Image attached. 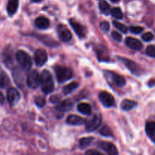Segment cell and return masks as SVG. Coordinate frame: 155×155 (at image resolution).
<instances>
[{"instance_id":"cell-1","label":"cell","mask_w":155,"mask_h":155,"mask_svg":"<svg viewBox=\"0 0 155 155\" xmlns=\"http://www.w3.org/2000/svg\"><path fill=\"white\" fill-rule=\"evenodd\" d=\"M41 87L44 93L48 94L54 89V82L51 73L44 70L41 74Z\"/></svg>"},{"instance_id":"cell-38","label":"cell","mask_w":155,"mask_h":155,"mask_svg":"<svg viewBox=\"0 0 155 155\" xmlns=\"http://www.w3.org/2000/svg\"><path fill=\"white\" fill-rule=\"evenodd\" d=\"M110 1H111L112 2H117L119 1V0H110Z\"/></svg>"},{"instance_id":"cell-7","label":"cell","mask_w":155,"mask_h":155,"mask_svg":"<svg viewBox=\"0 0 155 155\" xmlns=\"http://www.w3.org/2000/svg\"><path fill=\"white\" fill-rule=\"evenodd\" d=\"M57 32L58 37L62 42H69L72 39V34L71 31L63 24H60L57 27Z\"/></svg>"},{"instance_id":"cell-9","label":"cell","mask_w":155,"mask_h":155,"mask_svg":"<svg viewBox=\"0 0 155 155\" xmlns=\"http://www.w3.org/2000/svg\"><path fill=\"white\" fill-rule=\"evenodd\" d=\"M48 59V56H47L46 51L44 49H37L34 54V60L35 63L37 66L41 67L45 64Z\"/></svg>"},{"instance_id":"cell-29","label":"cell","mask_w":155,"mask_h":155,"mask_svg":"<svg viewBox=\"0 0 155 155\" xmlns=\"http://www.w3.org/2000/svg\"><path fill=\"white\" fill-rule=\"evenodd\" d=\"M35 103L39 107H42L45 104V99L42 96H38L35 98Z\"/></svg>"},{"instance_id":"cell-11","label":"cell","mask_w":155,"mask_h":155,"mask_svg":"<svg viewBox=\"0 0 155 155\" xmlns=\"http://www.w3.org/2000/svg\"><path fill=\"white\" fill-rule=\"evenodd\" d=\"M98 147L108 154L115 155L118 154L116 147H115L113 144L110 143V142H101L98 144Z\"/></svg>"},{"instance_id":"cell-25","label":"cell","mask_w":155,"mask_h":155,"mask_svg":"<svg viewBox=\"0 0 155 155\" xmlns=\"http://www.w3.org/2000/svg\"><path fill=\"white\" fill-rule=\"evenodd\" d=\"M94 140V139L92 137H86V138H83L80 140V148H85L86 147L89 146L91 143L92 142V141Z\"/></svg>"},{"instance_id":"cell-24","label":"cell","mask_w":155,"mask_h":155,"mask_svg":"<svg viewBox=\"0 0 155 155\" xmlns=\"http://www.w3.org/2000/svg\"><path fill=\"white\" fill-rule=\"evenodd\" d=\"M99 8L102 13L104 15H108L110 13V7L108 3L105 1V0H101L99 2Z\"/></svg>"},{"instance_id":"cell-21","label":"cell","mask_w":155,"mask_h":155,"mask_svg":"<svg viewBox=\"0 0 155 155\" xmlns=\"http://www.w3.org/2000/svg\"><path fill=\"white\" fill-rule=\"evenodd\" d=\"M78 86H79L78 83H77V82H73V83H71L70 84H68L67 86H65L63 88V92L65 94V95H68V94L71 93L73 91L75 90Z\"/></svg>"},{"instance_id":"cell-18","label":"cell","mask_w":155,"mask_h":155,"mask_svg":"<svg viewBox=\"0 0 155 155\" xmlns=\"http://www.w3.org/2000/svg\"><path fill=\"white\" fill-rule=\"evenodd\" d=\"M145 131L147 135L155 142V122H149L146 124Z\"/></svg>"},{"instance_id":"cell-19","label":"cell","mask_w":155,"mask_h":155,"mask_svg":"<svg viewBox=\"0 0 155 155\" xmlns=\"http://www.w3.org/2000/svg\"><path fill=\"white\" fill-rule=\"evenodd\" d=\"M77 110L80 112V113L83 114L89 115L92 112V107H91L90 104L88 103L83 102L80 103L77 106Z\"/></svg>"},{"instance_id":"cell-17","label":"cell","mask_w":155,"mask_h":155,"mask_svg":"<svg viewBox=\"0 0 155 155\" xmlns=\"http://www.w3.org/2000/svg\"><path fill=\"white\" fill-rule=\"evenodd\" d=\"M18 1L19 0H8L7 5V12L10 16L16 13L18 8Z\"/></svg>"},{"instance_id":"cell-36","label":"cell","mask_w":155,"mask_h":155,"mask_svg":"<svg viewBox=\"0 0 155 155\" xmlns=\"http://www.w3.org/2000/svg\"><path fill=\"white\" fill-rule=\"evenodd\" d=\"M86 154H95V155H97V154H101V153L99 152V151H96V150H90V151H87L86 152Z\"/></svg>"},{"instance_id":"cell-35","label":"cell","mask_w":155,"mask_h":155,"mask_svg":"<svg viewBox=\"0 0 155 155\" xmlns=\"http://www.w3.org/2000/svg\"><path fill=\"white\" fill-rule=\"evenodd\" d=\"M50 101H51V102H52V103L58 102V101H60V98H59L58 95H54V96L51 97V98H50Z\"/></svg>"},{"instance_id":"cell-6","label":"cell","mask_w":155,"mask_h":155,"mask_svg":"<svg viewBox=\"0 0 155 155\" xmlns=\"http://www.w3.org/2000/svg\"><path fill=\"white\" fill-rule=\"evenodd\" d=\"M21 98V95L15 88H9L7 91V100L12 107L16 105Z\"/></svg>"},{"instance_id":"cell-26","label":"cell","mask_w":155,"mask_h":155,"mask_svg":"<svg viewBox=\"0 0 155 155\" xmlns=\"http://www.w3.org/2000/svg\"><path fill=\"white\" fill-rule=\"evenodd\" d=\"M110 13H111L112 16L117 19H122L123 18V12L120 8H114L110 11Z\"/></svg>"},{"instance_id":"cell-13","label":"cell","mask_w":155,"mask_h":155,"mask_svg":"<svg viewBox=\"0 0 155 155\" xmlns=\"http://www.w3.org/2000/svg\"><path fill=\"white\" fill-rule=\"evenodd\" d=\"M126 44L127 46L130 47L132 49L136 50V51H139L142 48L143 45L142 43L139 40V39H136V38L133 37H127L126 39Z\"/></svg>"},{"instance_id":"cell-32","label":"cell","mask_w":155,"mask_h":155,"mask_svg":"<svg viewBox=\"0 0 155 155\" xmlns=\"http://www.w3.org/2000/svg\"><path fill=\"white\" fill-rule=\"evenodd\" d=\"M142 39H144L146 42H149V41L152 40L154 39V35H153L152 33H150V32H148V33H144L142 36Z\"/></svg>"},{"instance_id":"cell-5","label":"cell","mask_w":155,"mask_h":155,"mask_svg":"<svg viewBox=\"0 0 155 155\" xmlns=\"http://www.w3.org/2000/svg\"><path fill=\"white\" fill-rule=\"evenodd\" d=\"M101 124V117L99 114H94L91 118L85 121L86 129L88 132H94L100 127Z\"/></svg>"},{"instance_id":"cell-2","label":"cell","mask_w":155,"mask_h":155,"mask_svg":"<svg viewBox=\"0 0 155 155\" xmlns=\"http://www.w3.org/2000/svg\"><path fill=\"white\" fill-rule=\"evenodd\" d=\"M16 59L23 71H30L32 67V60L30 56L23 50H19L16 53Z\"/></svg>"},{"instance_id":"cell-33","label":"cell","mask_w":155,"mask_h":155,"mask_svg":"<svg viewBox=\"0 0 155 155\" xmlns=\"http://www.w3.org/2000/svg\"><path fill=\"white\" fill-rule=\"evenodd\" d=\"M100 28H101V30L104 32L108 31L109 29H110V25H109L107 21H103V22L101 23L100 24Z\"/></svg>"},{"instance_id":"cell-23","label":"cell","mask_w":155,"mask_h":155,"mask_svg":"<svg viewBox=\"0 0 155 155\" xmlns=\"http://www.w3.org/2000/svg\"><path fill=\"white\" fill-rule=\"evenodd\" d=\"M122 61H124V63L125 64V65L127 66V68H128V69H130L132 72L136 73V71H137L138 67L135 62H133V61H132L129 60V59H126V58H123Z\"/></svg>"},{"instance_id":"cell-34","label":"cell","mask_w":155,"mask_h":155,"mask_svg":"<svg viewBox=\"0 0 155 155\" xmlns=\"http://www.w3.org/2000/svg\"><path fill=\"white\" fill-rule=\"evenodd\" d=\"M111 36L112 38H113L115 41H117V42H120V41H121V39H122V35L116 31L112 32Z\"/></svg>"},{"instance_id":"cell-8","label":"cell","mask_w":155,"mask_h":155,"mask_svg":"<svg viewBox=\"0 0 155 155\" xmlns=\"http://www.w3.org/2000/svg\"><path fill=\"white\" fill-rule=\"evenodd\" d=\"M99 100L106 107H110L114 104V98L111 94L107 92H101L99 94Z\"/></svg>"},{"instance_id":"cell-4","label":"cell","mask_w":155,"mask_h":155,"mask_svg":"<svg viewBox=\"0 0 155 155\" xmlns=\"http://www.w3.org/2000/svg\"><path fill=\"white\" fill-rule=\"evenodd\" d=\"M27 84L30 89H35L39 87V85L41 84V75H39V73L35 70L32 71L28 74L27 79Z\"/></svg>"},{"instance_id":"cell-20","label":"cell","mask_w":155,"mask_h":155,"mask_svg":"<svg viewBox=\"0 0 155 155\" xmlns=\"http://www.w3.org/2000/svg\"><path fill=\"white\" fill-rule=\"evenodd\" d=\"M137 103L135 102V101H131V100H129V99H125L122 101L121 103L120 106H121V108L124 110H130L131 109L134 108L136 106Z\"/></svg>"},{"instance_id":"cell-16","label":"cell","mask_w":155,"mask_h":155,"mask_svg":"<svg viewBox=\"0 0 155 155\" xmlns=\"http://www.w3.org/2000/svg\"><path fill=\"white\" fill-rule=\"evenodd\" d=\"M67 123L70 125L77 126L85 124V120L82 117L77 116V115H70L67 118Z\"/></svg>"},{"instance_id":"cell-10","label":"cell","mask_w":155,"mask_h":155,"mask_svg":"<svg viewBox=\"0 0 155 155\" xmlns=\"http://www.w3.org/2000/svg\"><path fill=\"white\" fill-rule=\"evenodd\" d=\"M108 75L111 81L114 83L115 86L117 87H123L126 84V80L124 77L116 74V73L111 72V71H107L105 72Z\"/></svg>"},{"instance_id":"cell-28","label":"cell","mask_w":155,"mask_h":155,"mask_svg":"<svg viewBox=\"0 0 155 155\" xmlns=\"http://www.w3.org/2000/svg\"><path fill=\"white\" fill-rule=\"evenodd\" d=\"M100 134L104 136H112L113 134H112V131L110 130V129L107 126H104L100 130Z\"/></svg>"},{"instance_id":"cell-15","label":"cell","mask_w":155,"mask_h":155,"mask_svg":"<svg viewBox=\"0 0 155 155\" xmlns=\"http://www.w3.org/2000/svg\"><path fill=\"white\" fill-rule=\"evenodd\" d=\"M35 25L39 29H47L50 26V22L48 18L45 17H39L35 21Z\"/></svg>"},{"instance_id":"cell-30","label":"cell","mask_w":155,"mask_h":155,"mask_svg":"<svg viewBox=\"0 0 155 155\" xmlns=\"http://www.w3.org/2000/svg\"><path fill=\"white\" fill-rule=\"evenodd\" d=\"M146 53L150 57L155 58V45H148L147 47Z\"/></svg>"},{"instance_id":"cell-37","label":"cell","mask_w":155,"mask_h":155,"mask_svg":"<svg viewBox=\"0 0 155 155\" xmlns=\"http://www.w3.org/2000/svg\"><path fill=\"white\" fill-rule=\"evenodd\" d=\"M0 96H1V104H2L4 102V97H3L2 93H0Z\"/></svg>"},{"instance_id":"cell-39","label":"cell","mask_w":155,"mask_h":155,"mask_svg":"<svg viewBox=\"0 0 155 155\" xmlns=\"http://www.w3.org/2000/svg\"><path fill=\"white\" fill-rule=\"evenodd\" d=\"M32 1L35 2H40L41 0H32Z\"/></svg>"},{"instance_id":"cell-3","label":"cell","mask_w":155,"mask_h":155,"mask_svg":"<svg viewBox=\"0 0 155 155\" xmlns=\"http://www.w3.org/2000/svg\"><path fill=\"white\" fill-rule=\"evenodd\" d=\"M54 71H55L58 81L61 83L68 81L73 77L72 71L66 67L56 66L54 68Z\"/></svg>"},{"instance_id":"cell-27","label":"cell","mask_w":155,"mask_h":155,"mask_svg":"<svg viewBox=\"0 0 155 155\" xmlns=\"http://www.w3.org/2000/svg\"><path fill=\"white\" fill-rule=\"evenodd\" d=\"M113 25L116 27L117 30H119L120 31H121L122 33H127L128 31V28L127 27V26H125L124 24H121V23L118 22V21H113Z\"/></svg>"},{"instance_id":"cell-22","label":"cell","mask_w":155,"mask_h":155,"mask_svg":"<svg viewBox=\"0 0 155 155\" xmlns=\"http://www.w3.org/2000/svg\"><path fill=\"white\" fill-rule=\"evenodd\" d=\"M0 84H1L2 89L8 87L10 85V80H9L8 77L5 74L3 71H1V80H0Z\"/></svg>"},{"instance_id":"cell-14","label":"cell","mask_w":155,"mask_h":155,"mask_svg":"<svg viewBox=\"0 0 155 155\" xmlns=\"http://www.w3.org/2000/svg\"><path fill=\"white\" fill-rule=\"evenodd\" d=\"M70 24L71 27H73L75 33H77V36L80 38H83L85 36V28L83 25L80 24V23L77 22L75 20L71 19L70 20Z\"/></svg>"},{"instance_id":"cell-31","label":"cell","mask_w":155,"mask_h":155,"mask_svg":"<svg viewBox=\"0 0 155 155\" xmlns=\"http://www.w3.org/2000/svg\"><path fill=\"white\" fill-rule=\"evenodd\" d=\"M130 31L135 34H139L144 30V28L142 27H138V26H133L130 28Z\"/></svg>"},{"instance_id":"cell-12","label":"cell","mask_w":155,"mask_h":155,"mask_svg":"<svg viewBox=\"0 0 155 155\" xmlns=\"http://www.w3.org/2000/svg\"><path fill=\"white\" fill-rule=\"evenodd\" d=\"M73 107H74V101L71 98H68L59 103L56 107V110L61 112L68 111V110H71Z\"/></svg>"}]
</instances>
